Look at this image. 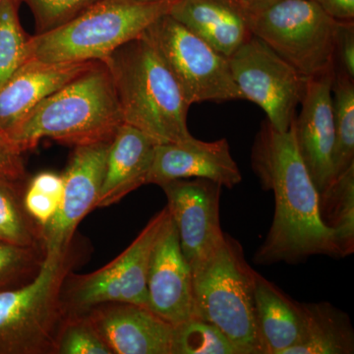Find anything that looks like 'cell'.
Here are the masks:
<instances>
[{"mask_svg":"<svg viewBox=\"0 0 354 354\" xmlns=\"http://www.w3.org/2000/svg\"><path fill=\"white\" fill-rule=\"evenodd\" d=\"M252 167L265 190L274 196L271 228L254 262H302L314 255L341 257L334 232L321 218L320 194L299 151L292 125L278 131L265 121L256 137Z\"/></svg>","mask_w":354,"mask_h":354,"instance_id":"obj_1","label":"cell"},{"mask_svg":"<svg viewBox=\"0 0 354 354\" xmlns=\"http://www.w3.org/2000/svg\"><path fill=\"white\" fill-rule=\"evenodd\" d=\"M122 123L113 76L97 62L37 104L8 137L22 153L44 138L76 147L111 141Z\"/></svg>","mask_w":354,"mask_h":354,"instance_id":"obj_2","label":"cell"},{"mask_svg":"<svg viewBox=\"0 0 354 354\" xmlns=\"http://www.w3.org/2000/svg\"><path fill=\"white\" fill-rule=\"evenodd\" d=\"M102 62L113 76L123 122L158 144L193 138L187 127L191 104L145 32L120 46Z\"/></svg>","mask_w":354,"mask_h":354,"instance_id":"obj_3","label":"cell"},{"mask_svg":"<svg viewBox=\"0 0 354 354\" xmlns=\"http://www.w3.org/2000/svg\"><path fill=\"white\" fill-rule=\"evenodd\" d=\"M174 2L99 0L75 19L30 37V58L44 62H104L138 38Z\"/></svg>","mask_w":354,"mask_h":354,"instance_id":"obj_4","label":"cell"},{"mask_svg":"<svg viewBox=\"0 0 354 354\" xmlns=\"http://www.w3.org/2000/svg\"><path fill=\"white\" fill-rule=\"evenodd\" d=\"M255 271L230 235L208 261L192 272L195 318L213 324L239 354H266L255 300Z\"/></svg>","mask_w":354,"mask_h":354,"instance_id":"obj_5","label":"cell"},{"mask_svg":"<svg viewBox=\"0 0 354 354\" xmlns=\"http://www.w3.org/2000/svg\"><path fill=\"white\" fill-rule=\"evenodd\" d=\"M73 265L71 248L46 256L36 278L0 291V354H55L65 318L62 286Z\"/></svg>","mask_w":354,"mask_h":354,"instance_id":"obj_6","label":"cell"},{"mask_svg":"<svg viewBox=\"0 0 354 354\" xmlns=\"http://www.w3.org/2000/svg\"><path fill=\"white\" fill-rule=\"evenodd\" d=\"M248 13L253 36L306 79L335 71L337 21L314 0H283Z\"/></svg>","mask_w":354,"mask_h":354,"instance_id":"obj_7","label":"cell"},{"mask_svg":"<svg viewBox=\"0 0 354 354\" xmlns=\"http://www.w3.org/2000/svg\"><path fill=\"white\" fill-rule=\"evenodd\" d=\"M167 216L165 207L151 218L128 248L97 271L86 274L70 272L62 291L65 316L85 314L106 304H133L148 308L149 263Z\"/></svg>","mask_w":354,"mask_h":354,"instance_id":"obj_8","label":"cell"},{"mask_svg":"<svg viewBox=\"0 0 354 354\" xmlns=\"http://www.w3.org/2000/svg\"><path fill=\"white\" fill-rule=\"evenodd\" d=\"M145 35L164 58L191 106L243 100L227 57L169 13L155 21Z\"/></svg>","mask_w":354,"mask_h":354,"instance_id":"obj_9","label":"cell"},{"mask_svg":"<svg viewBox=\"0 0 354 354\" xmlns=\"http://www.w3.org/2000/svg\"><path fill=\"white\" fill-rule=\"evenodd\" d=\"M243 100L255 102L274 129H290L308 79L257 37L252 36L227 57Z\"/></svg>","mask_w":354,"mask_h":354,"instance_id":"obj_10","label":"cell"},{"mask_svg":"<svg viewBox=\"0 0 354 354\" xmlns=\"http://www.w3.org/2000/svg\"><path fill=\"white\" fill-rule=\"evenodd\" d=\"M184 258L194 272L225 241L220 223V184L208 179H179L160 186Z\"/></svg>","mask_w":354,"mask_h":354,"instance_id":"obj_11","label":"cell"},{"mask_svg":"<svg viewBox=\"0 0 354 354\" xmlns=\"http://www.w3.org/2000/svg\"><path fill=\"white\" fill-rule=\"evenodd\" d=\"M111 141L74 147L64 177V192L57 213L41 227L46 256L53 257L71 248L77 227L95 209L101 192Z\"/></svg>","mask_w":354,"mask_h":354,"instance_id":"obj_12","label":"cell"},{"mask_svg":"<svg viewBox=\"0 0 354 354\" xmlns=\"http://www.w3.org/2000/svg\"><path fill=\"white\" fill-rule=\"evenodd\" d=\"M147 292L148 308L174 327L195 318L192 272L169 213L151 254Z\"/></svg>","mask_w":354,"mask_h":354,"instance_id":"obj_13","label":"cell"},{"mask_svg":"<svg viewBox=\"0 0 354 354\" xmlns=\"http://www.w3.org/2000/svg\"><path fill=\"white\" fill-rule=\"evenodd\" d=\"M335 71L307 81L301 109L292 122L300 156L319 194L337 177L332 87Z\"/></svg>","mask_w":354,"mask_h":354,"instance_id":"obj_14","label":"cell"},{"mask_svg":"<svg viewBox=\"0 0 354 354\" xmlns=\"http://www.w3.org/2000/svg\"><path fill=\"white\" fill-rule=\"evenodd\" d=\"M203 178L234 188L241 183L239 165L225 138L205 142L193 137L181 143L158 144L148 184L162 186L179 179Z\"/></svg>","mask_w":354,"mask_h":354,"instance_id":"obj_15","label":"cell"},{"mask_svg":"<svg viewBox=\"0 0 354 354\" xmlns=\"http://www.w3.org/2000/svg\"><path fill=\"white\" fill-rule=\"evenodd\" d=\"M85 314L113 354H172L174 326L145 306L106 304Z\"/></svg>","mask_w":354,"mask_h":354,"instance_id":"obj_16","label":"cell"},{"mask_svg":"<svg viewBox=\"0 0 354 354\" xmlns=\"http://www.w3.org/2000/svg\"><path fill=\"white\" fill-rule=\"evenodd\" d=\"M95 62H44L29 58L0 88V131L8 136L37 104Z\"/></svg>","mask_w":354,"mask_h":354,"instance_id":"obj_17","label":"cell"},{"mask_svg":"<svg viewBox=\"0 0 354 354\" xmlns=\"http://www.w3.org/2000/svg\"><path fill=\"white\" fill-rule=\"evenodd\" d=\"M158 143L127 123L116 131L106 158L101 192L95 209L106 208L148 184Z\"/></svg>","mask_w":354,"mask_h":354,"instance_id":"obj_18","label":"cell"},{"mask_svg":"<svg viewBox=\"0 0 354 354\" xmlns=\"http://www.w3.org/2000/svg\"><path fill=\"white\" fill-rule=\"evenodd\" d=\"M169 14L225 57L253 36L239 0H177Z\"/></svg>","mask_w":354,"mask_h":354,"instance_id":"obj_19","label":"cell"},{"mask_svg":"<svg viewBox=\"0 0 354 354\" xmlns=\"http://www.w3.org/2000/svg\"><path fill=\"white\" fill-rule=\"evenodd\" d=\"M254 300L266 354H286L301 341L305 325L302 304L292 301L256 272Z\"/></svg>","mask_w":354,"mask_h":354,"instance_id":"obj_20","label":"cell"},{"mask_svg":"<svg viewBox=\"0 0 354 354\" xmlns=\"http://www.w3.org/2000/svg\"><path fill=\"white\" fill-rule=\"evenodd\" d=\"M301 341L286 354H353L354 330L348 314L329 302L302 304Z\"/></svg>","mask_w":354,"mask_h":354,"instance_id":"obj_21","label":"cell"},{"mask_svg":"<svg viewBox=\"0 0 354 354\" xmlns=\"http://www.w3.org/2000/svg\"><path fill=\"white\" fill-rule=\"evenodd\" d=\"M323 223L335 234L341 257L354 251V164L320 193Z\"/></svg>","mask_w":354,"mask_h":354,"instance_id":"obj_22","label":"cell"},{"mask_svg":"<svg viewBox=\"0 0 354 354\" xmlns=\"http://www.w3.org/2000/svg\"><path fill=\"white\" fill-rule=\"evenodd\" d=\"M337 176L354 164V80L335 71L332 87Z\"/></svg>","mask_w":354,"mask_h":354,"instance_id":"obj_23","label":"cell"},{"mask_svg":"<svg viewBox=\"0 0 354 354\" xmlns=\"http://www.w3.org/2000/svg\"><path fill=\"white\" fill-rule=\"evenodd\" d=\"M0 241L44 249L41 227L28 215L18 184L0 179Z\"/></svg>","mask_w":354,"mask_h":354,"instance_id":"obj_24","label":"cell"},{"mask_svg":"<svg viewBox=\"0 0 354 354\" xmlns=\"http://www.w3.org/2000/svg\"><path fill=\"white\" fill-rule=\"evenodd\" d=\"M18 0H3L0 6V88L30 58V37L23 30Z\"/></svg>","mask_w":354,"mask_h":354,"instance_id":"obj_25","label":"cell"},{"mask_svg":"<svg viewBox=\"0 0 354 354\" xmlns=\"http://www.w3.org/2000/svg\"><path fill=\"white\" fill-rule=\"evenodd\" d=\"M172 354H239L234 344L213 324L192 318L176 326Z\"/></svg>","mask_w":354,"mask_h":354,"instance_id":"obj_26","label":"cell"},{"mask_svg":"<svg viewBox=\"0 0 354 354\" xmlns=\"http://www.w3.org/2000/svg\"><path fill=\"white\" fill-rule=\"evenodd\" d=\"M46 258L41 247L0 241V291L19 288L36 278Z\"/></svg>","mask_w":354,"mask_h":354,"instance_id":"obj_27","label":"cell"},{"mask_svg":"<svg viewBox=\"0 0 354 354\" xmlns=\"http://www.w3.org/2000/svg\"><path fill=\"white\" fill-rule=\"evenodd\" d=\"M55 354H113L86 314L65 316Z\"/></svg>","mask_w":354,"mask_h":354,"instance_id":"obj_28","label":"cell"},{"mask_svg":"<svg viewBox=\"0 0 354 354\" xmlns=\"http://www.w3.org/2000/svg\"><path fill=\"white\" fill-rule=\"evenodd\" d=\"M34 16L37 34L50 32L75 19L99 0H18Z\"/></svg>","mask_w":354,"mask_h":354,"instance_id":"obj_29","label":"cell"},{"mask_svg":"<svg viewBox=\"0 0 354 354\" xmlns=\"http://www.w3.org/2000/svg\"><path fill=\"white\" fill-rule=\"evenodd\" d=\"M22 152L15 143L0 131V179L19 184L27 177Z\"/></svg>","mask_w":354,"mask_h":354,"instance_id":"obj_30","label":"cell"},{"mask_svg":"<svg viewBox=\"0 0 354 354\" xmlns=\"http://www.w3.org/2000/svg\"><path fill=\"white\" fill-rule=\"evenodd\" d=\"M23 205L28 215L41 227L48 225L57 213L60 200L28 184L22 197Z\"/></svg>","mask_w":354,"mask_h":354,"instance_id":"obj_31","label":"cell"},{"mask_svg":"<svg viewBox=\"0 0 354 354\" xmlns=\"http://www.w3.org/2000/svg\"><path fill=\"white\" fill-rule=\"evenodd\" d=\"M335 71L354 80V23L342 22L335 46Z\"/></svg>","mask_w":354,"mask_h":354,"instance_id":"obj_32","label":"cell"},{"mask_svg":"<svg viewBox=\"0 0 354 354\" xmlns=\"http://www.w3.org/2000/svg\"><path fill=\"white\" fill-rule=\"evenodd\" d=\"M29 185L62 200L64 192V177L51 171L39 172L32 177Z\"/></svg>","mask_w":354,"mask_h":354,"instance_id":"obj_33","label":"cell"},{"mask_svg":"<svg viewBox=\"0 0 354 354\" xmlns=\"http://www.w3.org/2000/svg\"><path fill=\"white\" fill-rule=\"evenodd\" d=\"M330 17L337 21L354 20V0H314Z\"/></svg>","mask_w":354,"mask_h":354,"instance_id":"obj_34","label":"cell"},{"mask_svg":"<svg viewBox=\"0 0 354 354\" xmlns=\"http://www.w3.org/2000/svg\"><path fill=\"white\" fill-rule=\"evenodd\" d=\"M239 1L241 2L247 12H255L283 0H239Z\"/></svg>","mask_w":354,"mask_h":354,"instance_id":"obj_35","label":"cell"},{"mask_svg":"<svg viewBox=\"0 0 354 354\" xmlns=\"http://www.w3.org/2000/svg\"><path fill=\"white\" fill-rule=\"evenodd\" d=\"M151 1H160V2H176L177 0H151Z\"/></svg>","mask_w":354,"mask_h":354,"instance_id":"obj_36","label":"cell"},{"mask_svg":"<svg viewBox=\"0 0 354 354\" xmlns=\"http://www.w3.org/2000/svg\"><path fill=\"white\" fill-rule=\"evenodd\" d=\"M2 1H3V0H0V6H1Z\"/></svg>","mask_w":354,"mask_h":354,"instance_id":"obj_37","label":"cell"}]
</instances>
